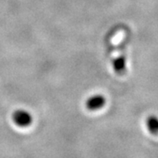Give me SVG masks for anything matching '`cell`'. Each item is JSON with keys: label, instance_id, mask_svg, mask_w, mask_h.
<instances>
[{"label": "cell", "instance_id": "cell-2", "mask_svg": "<svg viewBox=\"0 0 158 158\" xmlns=\"http://www.w3.org/2000/svg\"><path fill=\"white\" fill-rule=\"evenodd\" d=\"M106 99L101 94H96L90 97L86 101V107L90 111L99 110L106 105Z\"/></svg>", "mask_w": 158, "mask_h": 158}, {"label": "cell", "instance_id": "cell-3", "mask_svg": "<svg viewBox=\"0 0 158 158\" xmlns=\"http://www.w3.org/2000/svg\"><path fill=\"white\" fill-rule=\"evenodd\" d=\"M113 67L116 73L119 74V75L124 73L126 71V69H127L126 57L123 56H120L115 58L113 60Z\"/></svg>", "mask_w": 158, "mask_h": 158}, {"label": "cell", "instance_id": "cell-4", "mask_svg": "<svg viewBox=\"0 0 158 158\" xmlns=\"http://www.w3.org/2000/svg\"><path fill=\"white\" fill-rule=\"evenodd\" d=\"M146 127L150 134L158 135V117L155 115L148 116L146 119Z\"/></svg>", "mask_w": 158, "mask_h": 158}, {"label": "cell", "instance_id": "cell-1", "mask_svg": "<svg viewBox=\"0 0 158 158\" xmlns=\"http://www.w3.org/2000/svg\"><path fill=\"white\" fill-rule=\"evenodd\" d=\"M12 120L15 124L20 127H26L31 125L33 121L32 115L25 110H17L12 114Z\"/></svg>", "mask_w": 158, "mask_h": 158}]
</instances>
